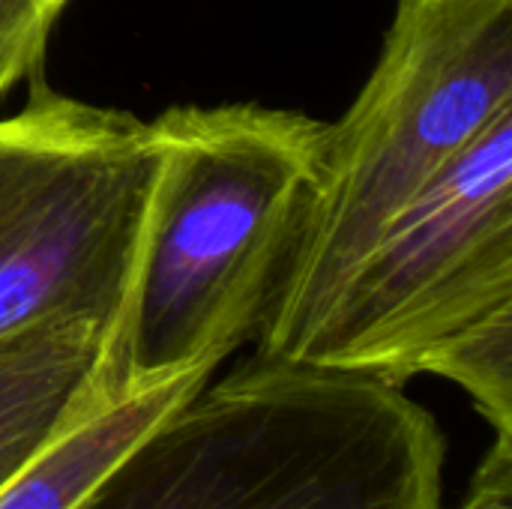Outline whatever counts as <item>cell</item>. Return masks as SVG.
<instances>
[{
    "instance_id": "obj_1",
    "label": "cell",
    "mask_w": 512,
    "mask_h": 509,
    "mask_svg": "<svg viewBox=\"0 0 512 509\" xmlns=\"http://www.w3.org/2000/svg\"><path fill=\"white\" fill-rule=\"evenodd\" d=\"M444 465L441 426L402 387L255 354L69 509H444Z\"/></svg>"
},
{
    "instance_id": "obj_2",
    "label": "cell",
    "mask_w": 512,
    "mask_h": 509,
    "mask_svg": "<svg viewBox=\"0 0 512 509\" xmlns=\"http://www.w3.org/2000/svg\"><path fill=\"white\" fill-rule=\"evenodd\" d=\"M129 312L108 369L120 393L213 372L258 333L309 219L327 123L264 105L171 108Z\"/></svg>"
},
{
    "instance_id": "obj_3",
    "label": "cell",
    "mask_w": 512,
    "mask_h": 509,
    "mask_svg": "<svg viewBox=\"0 0 512 509\" xmlns=\"http://www.w3.org/2000/svg\"><path fill=\"white\" fill-rule=\"evenodd\" d=\"M512 111V0H396L381 57L339 123L258 357L294 363L336 294L408 210Z\"/></svg>"
},
{
    "instance_id": "obj_4",
    "label": "cell",
    "mask_w": 512,
    "mask_h": 509,
    "mask_svg": "<svg viewBox=\"0 0 512 509\" xmlns=\"http://www.w3.org/2000/svg\"><path fill=\"white\" fill-rule=\"evenodd\" d=\"M294 363L447 378L512 444V111L393 219Z\"/></svg>"
},
{
    "instance_id": "obj_5",
    "label": "cell",
    "mask_w": 512,
    "mask_h": 509,
    "mask_svg": "<svg viewBox=\"0 0 512 509\" xmlns=\"http://www.w3.org/2000/svg\"><path fill=\"white\" fill-rule=\"evenodd\" d=\"M33 78L24 108L0 117V336L93 318L114 348L141 267L159 138L135 114Z\"/></svg>"
},
{
    "instance_id": "obj_6",
    "label": "cell",
    "mask_w": 512,
    "mask_h": 509,
    "mask_svg": "<svg viewBox=\"0 0 512 509\" xmlns=\"http://www.w3.org/2000/svg\"><path fill=\"white\" fill-rule=\"evenodd\" d=\"M111 330L48 318L0 336V495L66 432L129 396L111 369Z\"/></svg>"
},
{
    "instance_id": "obj_7",
    "label": "cell",
    "mask_w": 512,
    "mask_h": 509,
    "mask_svg": "<svg viewBox=\"0 0 512 509\" xmlns=\"http://www.w3.org/2000/svg\"><path fill=\"white\" fill-rule=\"evenodd\" d=\"M210 375L207 369H195L111 402L51 444L0 495V509H69L120 453L171 408L201 390Z\"/></svg>"
},
{
    "instance_id": "obj_8",
    "label": "cell",
    "mask_w": 512,
    "mask_h": 509,
    "mask_svg": "<svg viewBox=\"0 0 512 509\" xmlns=\"http://www.w3.org/2000/svg\"><path fill=\"white\" fill-rule=\"evenodd\" d=\"M69 0H0V99L21 78L39 75L54 21Z\"/></svg>"
},
{
    "instance_id": "obj_9",
    "label": "cell",
    "mask_w": 512,
    "mask_h": 509,
    "mask_svg": "<svg viewBox=\"0 0 512 509\" xmlns=\"http://www.w3.org/2000/svg\"><path fill=\"white\" fill-rule=\"evenodd\" d=\"M512 495V444L495 441L480 462L468 498L453 509H510ZM447 509V507H444Z\"/></svg>"
}]
</instances>
